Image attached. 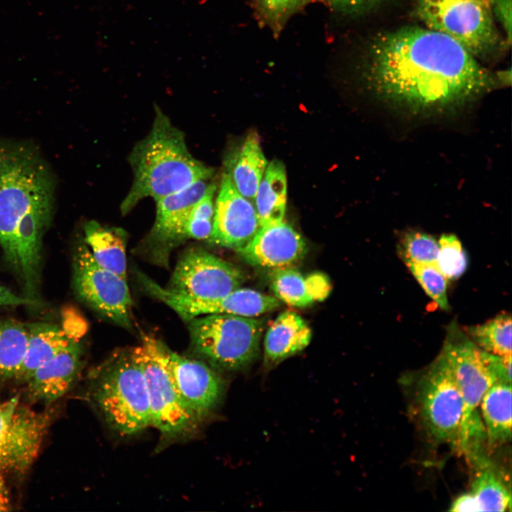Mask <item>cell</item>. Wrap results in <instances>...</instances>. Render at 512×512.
Instances as JSON below:
<instances>
[{
    "label": "cell",
    "mask_w": 512,
    "mask_h": 512,
    "mask_svg": "<svg viewBox=\"0 0 512 512\" xmlns=\"http://www.w3.org/2000/svg\"><path fill=\"white\" fill-rule=\"evenodd\" d=\"M363 76L381 100L414 114L456 110L494 84L459 43L418 26L378 36L368 50Z\"/></svg>",
    "instance_id": "cell-1"
},
{
    "label": "cell",
    "mask_w": 512,
    "mask_h": 512,
    "mask_svg": "<svg viewBox=\"0 0 512 512\" xmlns=\"http://www.w3.org/2000/svg\"><path fill=\"white\" fill-rule=\"evenodd\" d=\"M55 184L33 143L0 139V246L31 299L38 297L42 240L54 210Z\"/></svg>",
    "instance_id": "cell-2"
},
{
    "label": "cell",
    "mask_w": 512,
    "mask_h": 512,
    "mask_svg": "<svg viewBox=\"0 0 512 512\" xmlns=\"http://www.w3.org/2000/svg\"><path fill=\"white\" fill-rule=\"evenodd\" d=\"M129 161L134 180L120 205L127 214L146 197L155 201L200 180H209L213 169L189 152L183 133L155 106L152 127L133 147Z\"/></svg>",
    "instance_id": "cell-3"
},
{
    "label": "cell",
    "mask_w": 512,
    "mask_h": 512,
    "mask_svg": "<svg viewBox=\"0 0 512 512\" xmlns=\"http://www.w3.org/2000/svg\"><path fill=\"white\" fill-rule=\"evenodd\" d=\"M89 378L90 398L112 430L126 437L151 426L146 381L133 348L112 353Z\"/></svg>",
    "instance_id": "cell-4"
},
{
    "label": "cell",
    "mask_w": 512,
    "mask_h": 512,
    "mask_svg": "<svg viewBox=\"0 0 512 512\" xmlns=\"http://www.w3.org/2000/svg\"><path fill=\"white\" fill-rule=\"evenodd\" d=\"M442 351L454 376L463 401V417L457 450L464 454L481 448L486 438L478 406L489 388L498 383L491 353L478 347L458 329H450Z\"/></svg>",
    "instance_id": "cell-5"
},
{
    "label": "cell",
    "mask_w": 512,
    "mask_h": 512,
    "mask_svg": "<svg viewBox=\"0 0 512 512\" xmlns=\"http://www.w3.org/2000/svg\"><path fill=\"white\" fill-rule=\"evenodd\" d=\"M189 321L193 351L214 367L245 368L259 356L264 321L254 317L210 314Z\"/></svg>",
    "instance_id": "cell-6"
},
{
    "label": "cell",
    "mask_w": 512,
    "mask_h": 512,
    "mask_svg": "<svg viewBox=\"0 0 512 512\" xmlns=\"http://www.w3.org/2000/svg\"><path fill=\"white\" fill-rule=\"evenodd\" d=\"M167 348L156 338L142 336L134 353L144 373L148 394L151 426L166 439L193 434L199 422L183 401L169 370Z\"/></svg>",
    "instance_id": "cell-7"
},
{
    "label": "cell",
    "mask_w": 512,
    "mask_h": 512,
    "mask_svg": "<svg viewBox=\"0 0 512 512\" xmlns=\"http://www.w3.org/2000/svg\"><path fill=\"white\" fill-rule=\"evenodd\" d=\"M417 11L427 28L452 38L476 58L500 46L491 0H420Z\"/></svg>",
    "instance_id": "cell-8"
},
{
    "label": "cell",
    "mask_w": 512,
    "mask_h": 512,
    "mask_svg": "<svg viewBox=\"0 0 512 512\" xmlns=\"http://www.w3.org/2000/svg\"><path fill=\"white\" fill-rule=\"evenodd\" d=\"M421 423L433 440L458 447L463 401L451 367L442 351L422 373L416 390Z\"/></svg>",
    "instance_id": "cell-9"
},
{
    "label": "cell",
    "mask_w": 512,
    "mask_h": 512,
    "mask_svg": "<svg viewBox=\"0 0 512 512\" xmlns=\"http://www.w3.org/2000/svg\"><path fill=\"white\" fill-rule=\"evenodd\" d=\"M74 290L81 300L111 321L132 326V298L127 279L101 267L87 247L80 243L73 260Z\"/></svg>",
    "instance_id": "cell-10"
},
{
    "label": "cell",
    "mask_w": 512,
    "mask_h": 512,
    "mask_svg": "<svg viewBox=\"0 0 512 512\" xmlns=\"http://www.w3.org/2000/svg\"><path fill=\"white\" fill-rule=\"evenodd\" d=\"M243 272L233 264L201 248H191L179 257L169 282V292L191 299H213L241 287Z\"/></svg>",
    "instance_id": "cell-11"
},
{
    "label": "cell",
    "mask_w": 512,
    "mask_h": 512,
    "mask_svg": "<svg viewBox=\"0 0 512 512\" xmlns=\"http://www.w3.org/2000/svg\"><path fill=\"white\" fill-rule=\"evenodd\" d=\"M139 280L149 295L163 302L187 320L210 314L255 317L279 306V299L275 297L248 288L240 287L216 299H197L172 294L142 273L139 274Z\"/></svg>",
    "instance_id": "cell-12"
},
{
    "label": "cell",
    "mask_w": 512,
    "mask_h": 512,
    "mask_svg": "<svg viewBox=\"0 0 512 512\" xmlns=\"http://www.w3.org/2000/svg\"><path fill=\"white\" fill-rule=\"evenodd\" d=\"M200 180L157 201L156 219L146 238L145 245L152 258L168 263L170 251L186 239L187 222L196 203L206 193L210 183Z\"/></svg>",
    "instance_id": "cell-13"
},
{
    "label": "cell",
    "mask_w": 512,
    "mask_h": 512,
    "mask_svg": "<svg viewBox=\"0 0 512 512\" xmlns=\"http://www.w3.org/2000/svg\"><path fill=\"white\" fill-rule=\"evenodd\" d=\"M260 228L255 206L238 191L229 176L223 173L214 206L209 242L238 252L248 245Z\"/></svg>",
    "instance_id": "cell-14"
},
{
    "label": "cell",
    "mask_w": 512,
    "mask_h": 512,
    "mask_svg": "<svg viewBox=\"0 0 512 512\" xmlns=\"http://www.w3.org/2000/svg\"><path fill=\"white\" fill-rule=\"evenodd\" d=\"M166 352L176 388L200 423L220 402L223 393V380L205 363L181 356L168 348Z\"/></svg>",
    "instance_id": "cell-15"
},
{
    "label": "cell",
    "mask_w": 512,
    "mask_h": 512,
    "mask_svg": "<svg viewBox=\"0 0 512 512\" xmlns=\"http://www.w3.org/2000/svg\"><path fill=\"white\" fill-rule=\"evenodd\" d=\"M306 251L304 239L283 220L260 227L238 253L252 265L274 270L291 267L301 260Z\"/></svg>",
    "instance_id": "cell-16"
},
{
    "label": "cell",
    "mask_w": 512,
    "mask_h": 512,
    "mask_svg": "<svg viewBox=\"0 0 512 512\" xmlns=\"http://www.w3.org/2000/svg\"><path fill=\"white\" fill-rule=\"evenodd\" d=\"M83 348L75 338L23 382L29 399L46 405L65 395L76 381L82 365Z\"/></svg>",
    "instance_id": "cell-17"
},
{
    "label": "cell",
    "mask_w": 512,
    "mask_h": 512,
    "mask_svg": "<svg viewBox=\"0 0 512 512\" xmlns=\"http://www.w3.org/2000/svg\"><path fill=\"white\" fill-rule=\"evenodd\" d=\"M311 331L304 319L292 311L280 314L270 326L264 340L266 366H274L303 351L310 343Z\"/></svg>",
    "instance_id": "cell-18"
},
{
    "label": "cell",
    "mask_w": 512,
    "mask_h": 512,
    "mask_svg": "<svg viewBox=\"0 0 512 512\" xmlns=\"http://www.w3.org/2000/svg\"><path fill=\"white\" fill-rule=\"evenodd\" d=\"M270 279L275 297L294 306L305 307L323 301L331 291L330 282L324 274L304 276L290 267L272 270Z\"/></svg>",
    "instance_id": "cell-19"
},
{
    "label": "cell",
    "mask_w": 512,
    "mask_h": 512,
    "mask_svg": "<svg viewBox=\"0 0 512 512\" xmlns=\"http://www.w3.org/2000/svg\"><path fill=\"white\" fill-rule=\"evenodd\" d=\"M267 164L258 136L251 133L228 156L225 173L238 191L253 201Z\"/></svg>",
    "instance_id": "cell-20"
},
{
    "label": "cell",
    "mask_w": 512,
    "mask_h": 512,
    "mask_svg": "<svg viewBox=\"0 0 512 512\" xmlns=\"http://www.w3.org/2000/svg\"><path fill=\"white\" fill-rule=\"evenodd\" d=\"M28 338L18 380L23 383L40 366L66 347L76 337L70 336L59 326L35 322L26 324Z\"/></svg>",
    "instance_id": "cell-21"
},
{
    "label": "cell",
    "mask_w": 512,
    "mask_h": 512,
    "mask_svg": "<svg viewBox=\"0 0 512 512\" xmlns=\"http://www.w3.org/2000/svg\"><path fill=\"white\" fill-rule=\"evenodd\" d=\"M85 242L102 267L127 279V234L119 228L107 227L94 220L84 225Z\"/></svg>",
    "instance_id": "cell-22"
},
{
    "label": "cell",
    "mask_w": 512,
    "mask_h": 512,
    "mask_svg": "<svg viewBox=\"0 0 512 512\" xmlns=\"http://www.w3.org/2000/svg\"><path fill=\"white\" fill-rule=\"evenodd\" d=\"M287 196L284 166L281 161L273 160L267 164L254 199L260 227L283 221Z\"/></svg>",
    "instance_id": "cell-23"
},
{
    "label": "cell",
    "mask_w": 512,
    "mask_h": 512,
    "mask_svg": "<svg viewBox=\"0 0 512 512\" xmlns=\"http://www.w3.org/2000/svg\"><path fill=\"white\" fill-rule=\"evenodd\" d=\"M483 423L489 445L495 447L511 437V383H496L481 402Z\"/></svg>",
    "instance_id": "cell-24"
},
{
    "label": "cell",
    "mask_w": 512,
    "mask_h": 512,
    "mask_svg": "<svg viewBox=\"0 0 512 512\" xmlns=\"http://www.w3.org/2000/svg\"><path fill=\"white\" fill-rule=\"evenodd\" d=\"M477 469L470 493L479 511H511L510 491L489 460L475 466Z\"/></svg>",
    "instance_id": "cell-25"
},
{
    "label": "cell",
    "mask_w": 512,
    "mask_h": 512,
    "mask_svg": "<svg viewBox=\"0 0 512 512\" xmlns=\"http://www.w3.org/2000/svg\"><path fill=\"white\" fill-rule=\"evenodd\" d=\"M27 338L26 324L0 318V380L18 379Z\"/></svg>",
    "instance_id": "cell-26"
},
{
    "label": "cell",
    "mask_w": 512,
    "mask_h": 512,
    "mask_svg": "<svg viewBox=\"0 0 512 512\" xmlns=\"http://www.w3.org/2000/svg\"><path fill=\"white\" fill-rule=\"evenodd\" d=\"M468 332L480 348L498 356L511 355V317L499 314L487 322L471 326Z\"/></svg>",
    "instance_id": "cell-27"
},
{
    "label": "cell",
    "mask_w": 512,
    "mask_h": 512,
    "mask_svg": "<svg viewBox=\"0 0 512 512\" xmlns=\"http://www.w3.org/2000/svg\"><path fill=\"white\" fill-rule=\"evenodd\" d=\"M398 252L405 264H436L439 244L430 235L410 232L402 238Z\"/></svg>",
    "instance_id": "cell-28"
},
{
    "label": "cell",
    "mask_w": 512,
    "mask_h": 512,
    "mask_svg": "<svg viewBox=\"0 0 512 512\" xmlns=\"http://www.w3.org/2000/svg\"><path fill=\"white\" fill-rule=\"evenodd\" d=\"M215 189V185L210 183L206 193L194 206L186 227V239L208 240L210 237L213 230Z\"/></svg>",
    "instance_id": "cell-29"
},
{
    "label": "cell",
    "mask_w": 512,
    "mask_h": 512,
    "mask_svg": "<svg viewBox=\"0 0 512 512\" xmlns=\"http://www.w3.org/2000/svg\"><path fill=\"white\" fill-rule=\"evenodd\" d=\"M427 295L443 310H449L447 279L436 264H406Z\"/></svg>",
    "instance_id": "cell-30"
},
{
    "label": "cell",
    "mask_w": 512,
    "mask_h": 512,
    "mask_svg": "<svg viewBox=\"0 0 512 512\" xmlns=\"http://www.w3.org/2000/svg\"><path fill=\"white\" fill-rule=\"evenodd\" d=\"M437 266L448 279L459 277L466 270V255L459 239L453 235H443L439 242Z\"/></svg>",
    "instance_id": "cell-31"
},
{
    "label": "cell",
    "mask_w": 512,
    "mask_h": 512,
    "mask_svg": "<svg viewBox=\"0 0 512 512\" xmlns=\"http://www.w3.org/2000/svg\"><path fill=\"white\" fill-rule=\"evenodd\" d=\"M302 0H259V8L263 18L276 31L302 3Z\"/></svg>",
    "instance_id": "cell-32"
},
{
    "label": "cell",
    "mask_w": 512,
    "mask_h": 512,
    "mask_svg": "<svg viewBox=\"0 0 512 512\" xmlns=\"http://www.w3.org/2000/svg\"><path fill=\"white\" fill-rule=\"evenodd\" d=\"M491 11L501 24L508 44L511 43V0H491Z\"/></svg>",
    "instance_id": "cell-33"
},
{
    "label": "cell",
    "mask_w": 512,
    "mask_h": 512,
    "mask_svg": "<svg viewBox=\"0 0 512 512\" xmlns=\"http://www.w3.org/2000/svg\"><path fill=\"white\" fill-rule=\"evenodd\" d=\"M36 303L25 297H21L0 284V307L19 305H34Z\"/></svg>",
    "instance_id": "cell-34"
},
{
    "label": "cell",
    "mask_w": 512,
    "mask_h": 512,
    "mask_svg": "<svg viewBox=\"0 0 512 512\" xmlns=\"http://www.w3.org/2000/svg\"><path fill=\"white\" fill-rule=\"evenodd\" d=\"M450 511H479V507L470 492L458 496L452 503Z\"/></svg>",
    "instance_id": "cell-35"
},
{
    "label": "cell",
    "mask_w": 512,
    "mask_h": 512,
    "mask_svg": "<svg viewBox=\"0 0 512 512\" xmlns=\"http://www.w3.org/2000/svg\"><path fill=\"white\" fill-rule=\"evenodd\" d=\"M329 4L342 10H355L375 4L380 0H324Z\"/></svg>",
    "instance_id": "cell-36"
},
{
    "label": "cell",
    "mask_w": 512,
    "mask_h": 512,
    "mask_svg": "<svg viewBox=\"0 0 512 512\" xmlns=\"http://www.w3.org/2000/svg\"><path fill=\"white\" fill-rule=\"evenodd\" d=\"M3 474L0 471V511H6L11 509V504Z\"/></svg>",
    "instance_id": "cell-37"
}]
</instances>
